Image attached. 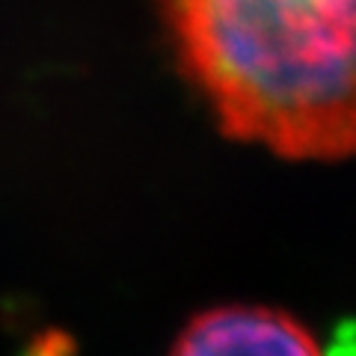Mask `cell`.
<instances>
[{"label": "cell", "mask_w": 356, "mask_h": 356, "mask_svg": "<svg viewBox=\"0 0 356 356\" xmlns=\"http://www.w3.org/2000/svg\"><path fill=\"white\" fill-rule=\"evenodd\" d=\"M187 72L232 137L356 154V0H166Z\"/></svg>", "instance_id": "obj_1"}, {"label": "cell", "mask_w": 356, "mask_h": 356, "mask_svg": "<svg viewBox=\"0 0 356 356\" xmlns=\"http://www.w3.org/2000/svg\"><path fill=\"white\" fill-rule=\"evenodd\" d=\"M170 356H324L303 324L261 306H222L191 321Z\"/></svg>", "instance_id": "obj_2"}]
</instances>
